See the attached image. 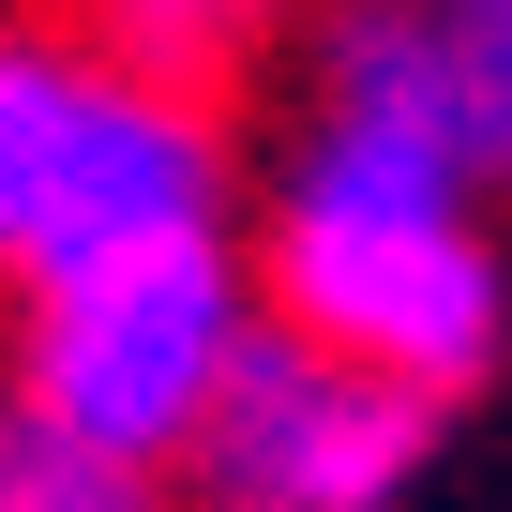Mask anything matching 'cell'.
<instances>
[{
	"instance_id": "cell-1",
	"label": "cell",
	"mask_w": 512,
	"mask_h": 512,
	"mask_svg": "<svg viewBox=\"0 0 512 512\" xmlns=\"http://www.w3.org/2000/svg\"><path fill=\"white\" fill-rule=\"evenodd\" d=\"M256 317H287L302 347L452 407L512 347V272L482 241V166L437 136L377 121H302L272 181V241H256Z\"/></svg>"
},
{
	"instance_id": "cell-2",
	"label": "cell",
	"mask_w": 512,
	"mask_h": 512,
	"mask_svg": "<svg viewBox=\"0 0 512 512\" xmlns=\"http://www.w3.org/2000/svg\"><path fill=\"white\" fill-rule=\"evenodd\" d=\"M226 241V136L91 31H0V287L61 302L121 256Z\"/></svg>"
},
{
	"instance_id": "cell-3",
	"label": "cell",
	"mask_w": 512,
	"mask_h": 512,
	"mask_svg": "<svg viewBox=\"0 0 512 512\" xmlns=\"http://www.w3.org/2000/svg\"><path fill=\"white\" fill-rule=\"evenodd\" d=\"M241 347H256V272L226 241H181V256H121L61 302H16V377L0 392L46 437L106 452L121 482H151V467H196Z\"/></svg>"
},
{
	"instance_id": "cell-4",
	"label": "cell",
	"mask_w": 512,
	"mask_h": 512,
	"mask_svg": "<svg viewBox=\"0 0 512 512\" xmlns=\"http://www.w3.org/2000/svg\"><path fill=\"white\" fill-rule=\"evenodd\" d=\"M437 452V407L302 347L287 317H256V347L226 362L211 392V437H196V482L211 512H392Z\"/></svg>"
},
{
	"instance_id": "cell-5",
	"label": "cell",
	"mask_w": 512,
	"mask_h": 512,
	"mask_svg": "<svg viewBox=\"0 0 512 512\" xmlns=\"http://www.w3.org/2000/svg\"><path fill=\"white\" fill-rule=\"evenodd\" d=\"M272 16H287V0H91V46H106L121 76L211 106V76H241L256 46H272Z\"/></svg>"
},
{
	"instance_id": "cell-6",
	"label": "cell",
	"mask_w": 512,
	"mask_h": 512,
	"mask_svg": "<svg viewBox=\"0 0 512 512\" xmlns=\"http://www.w3.org/2000/svg\"><path fill=\"white\" fill-rule=\"evenodd\" d=\"M422 31L452 61V121H467V166L512 181V0H422Z\"/></svg>"
},
{
	"instance_id": "cell-7",
	"label": "cell",
	"mask_w": 512,
	"mask_h": 512,
	"mask_svg": "<svg viewBox=\"0 0 512 512\" xmlns=\"http://www.w3.org/2000/svg\"><path fill=\"white\" fill-rule=\"evenodd\" d=\"M0 512H151V482H121L106 452L46 437L16 392H0Z\"/></svg>"
}]
</instances>
